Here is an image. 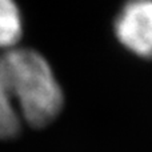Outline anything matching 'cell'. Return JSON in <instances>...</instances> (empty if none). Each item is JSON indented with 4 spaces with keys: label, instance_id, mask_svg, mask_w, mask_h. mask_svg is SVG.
Segmentation results:
<instances>
[{
    "label": "cell",
    "instance_id": "7a4b0ae2",
    "mask_svg": "<svg viewBox=\"0 0 152 152\" xmlns=\"http://www.w3.org/2000/svg\"><path fill=\"white\" fill-rule=\"evenodd\" d=\"M115 35L129 52L152 58V0H127L115 18Z\"/></svg>",
    "mask_w": 152,
    "mask_h": 152
},
{
    "label": "cell",
    "instance_id": "6da1fadb",
    "mask_svg": "<svg viewBox=\"0 0 152 152\" xmlns=\"http://www.w3.org/2000/svg\"><path fill=\"white\" fill-rule=\"evenodd\" d=\"M0 81L23 121L36 128L51 124L64 105V94L47 59L31 48L0 55Z\"/></svg>",
    "mask_w": 152,
    "mask_h": 152
},
{
    "label": "cell",
    "instance_id": "3957f363",
    "mask_svg": "<svg viewBox=\"0 0 152 152\" xmlns=\"http://www.w3.org/2000/svg\"><path fill=\"white\" fill-rule=\"evenodd\" d=\"M23 35V16L15 0H0V50H12Z\"/></svg>",
    "mask_w": 152,
    "mask_h": 152
},
{
    "label": "cell",
    "instance_id": "277c9868",
    "mask_svg": "<svg viewBox=\"0 0 152 152\" xmlns=\"http://www.w3.org/2000/svg\"><path fill=\"white\" fill-rule=\"evenodd\" d=\"M23 119L0 81V139H11L19 135Z\"/></svg>",
    "mask_w": 152,
    "mask_h": 152
}]
</instances>
